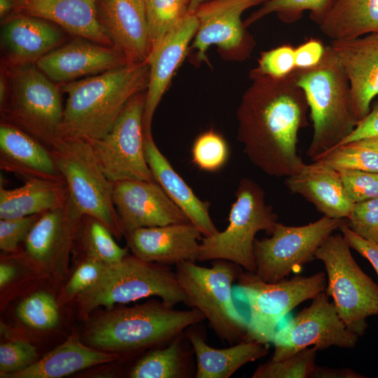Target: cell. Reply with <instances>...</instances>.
Instances as JSON below:
<instances>
[{
    "instance_id": "cell-23",
    "label": "cell",
    "mask_w": 378,
    "mask_h": 378,
    "mask_svg": "<svg viewBox=\"0 0 378 378\" xmlns=\"http://www.w3.org/2000/svg\"><path fill=\"white\" fill-rule=\"evenodd\" d=\"M64 30L41 18L14 13L1 21L3 64L19 65L36 62L62 46Z\"/></svg>"
},
{
    "instance_id": "cell-2",
    "label": "cell",
    "mask_w": 378,
    "mask_h": 378,
    "mask_svg": "<svg viewBox=\"0 0 378 378\" xmlns=\"http://www.w3.org/2000/svg\"><path fill=\"white\" fill-rule=\"evenodd\" d=\"M148 81L144 62L59 84L67 98L58 138L93 141L104 137L128 102L146 91Z\"/></svg>"
},
{
    "instance_id": "cell-48",
    "label": "cell",
    "mask_w": 378,
    "mask_h": 378,
    "mask_svg": "<svg viewBox=\"0 0 378 378\" xmlns=\"http://www.w3.org/2000/svg\"><path fill=\"white\" fill-rule=\"evenodd\" d=\"M377 136L378 102L370 109L368 114L357 123L353 132L339 146L365 138Z\"/></svg>"
},
{
    "instance_id": "cell-36",
    "label": "cell",
    "mask_w": 378,
    "mask_h": 378,
    "mask_svg": "<svg viewBox=\"0 0 378 378\" xmlns=\"http://www.w3.org/2000/svg\"><path fill=\"white\" fill-rule=\"evenodd\" d=\"M15 312L22 323L38 330L53 328L59 321L57 302L52 295L45 291L36 292L24 298Z\"/></svg>"
},
{
    "instance_id": "cell-37",
    "label": "cell",
    "mask_w": 378,
    "mask_h": 378,
    "mask_svg": "<svg viewBox=\"0 0 378 378\" xmlns=\"http://www.w3.org/2000/svg\"><path fill=\"white\" fill-rule=\"evenodd\" d=\"M318 351L309 346L283 360L270 359L258 366L252 378H309L316 366Z\"/></svg>"
},
{
    "instance_id": "cell-21",
    "label": "cell",
    "mask_w": 378,
    "mask_h": 378,
    "mask_svg": "<svg viewBox=\"0 0 378 378\" xmlns=\"http://www.w3.org/2000/svg\"><path fill=\"white\" fill-rule=\"evenodd\" d=\"M99 22L128 64L147 61L150 51L145 0H97Z\"/></svg>"
},
{
    "instance_id": "cell-52",
    "label": "cell",
    "mask_w": 378,
    "mask_h": 378,
    "mask_svg": "<svg viewBox=\"0 0 378 378\" xmlns=\"http://www.w3.org/2000/svg\"><path fill=\"white\" fill-rule=\"evenodd\" d=\"M207 0H190L189 12L194 13L198 7Z\"/></svg>"
},
{
    "instance_id": "cell-27",
    "label": "cell",
    "mask_w": 378,
    "mask_h": 378,
    "mask_svg": "<svg viewBox=\"0 0 378 378\" xmlns=\"http://www.w3.org/2000/svg\"><path fill=\"white\" fill-rule=\"evenodd\" d=\"M144 138L145 156L154 180L204 237L218 232L209 215V203L201 200L174 170L156 146L152 135Z\"/></svg>"
},
{
    "instance_id": "cell-15",
    "label": "cell",
    "mask_w": 378,
    "mask_h": 378,
    "mask_svg": "<svg viewBox=\"0 0 378 378\" xmlns=\"http://www.w3.org/2000/svg\"><path fill=\"white\" fill-rule=\"evenodd\" d=\"M113 200L124 236L138 228L190 222L155 181L115 182Z\"/></svg>"
},
{
    "instance_id": "cell-43",
    "label": "cell",
    "mask_w": 378,
    "mask_h": 378,
    "mask_svg": "<svg viewBox=\"0 0 378 378\" xmlns=\"http://www.w3.org/2000/svg\"><path fill=\"white\" fill-rule=\"evenodd\" d=\"M107 265L93 258L85 256L62 290L64 301L78 296L93 286L102 276Z\"/></svg>"
},
{
    "instance_id": "cell-28",
    "label": "cell",
    "mask_w": 378,
    "mask_h": 378,
    "mask_svg": "<svg viewBox=\"0 0 378 378\" xmlns=\"http://www.w3.org/2000/svg\"><path fill=\"white\" fill-rule=\"evenodd\" d=\"M191 327L186 335L196 356V378H229L244 365L265 356L268 352L267 344L248 340L227 348L216 349Z\"/></svg>"
},
{
    "instance_id": "cell-34",
    "label": "cell",
    "mask_w": 378,
    "mask_h": 378,
    "mask_svg": "<svg viewBox=\"0 0 378 378\" xmlns=\"http://www.w3.org/2000/svg\"><path fill=\"white\" fill-rule=\"evenodd\" d=\"M335 0H267L244 22L246 27L262 18L276 13L284 22L293 23L300 20L304 12L309 10L310 18L318 25L332 6Z\"/></svg>"
},
{
    "instance_id": "cell-31",
    "label": "cell",
    "mask_w": 378,
    "mask_h": 378,
    "mask_svg": "<svg viewBox=\"0 0 378 378\" xmlns=\"http://www.w3.org/2000/svg\"><path fill=\"white\" fill-rule=\"evenodd\" d=\"M318 27L332 40L378 33V0H335Z\"/></svg>"
},
{
    "instance_id": "cell-16",
    "label": "cell",
    "mask_w": 378,
    "mask_h": 378,
    "mask_svg": "<svg viewBox=\"0 0 378 378\" xmlns=\"http://www.w3.org/2000/svg\"><path fill=\"white\" fill-rule=\"evenodd\" d=\"M267 0H211L200 5L194 13L198 28L192 47L198 61L206 60V52L216 45L225 50H243L251 48L252 41L241 22L247 9Z\"/></svg>"
},
{
    "instance_id": "cell-10",
    "label": "cell",
    "mask_w": 378,
    "mask_h": 378,
    "mask_svg": "<svg viewBox=\"0 0 378 378\" xmlns=\"http://www.w3.org/2000/svg\"><path fill=\"white\" fill-rule=\"evenodd\" d=\"M314 259L323 263L325 291L341 320L349 330L362 336L368 317L378 315V284L361 270L342 234L328 236L316 251Z\"/></svg>"
},
{
    "instance_id": "cell-1",
    "label": "cell",
    "mask_w": 378,
    "mask_h": 378,
    "mask_svg": "<svg viewBox=\"0 0 378 378\" xmlns=\"http://www.w3.org/2000/svg\"><path fill=\"white\" fill-rule=\"evenodd\" d=\"M237 110V139L250 162L265 174L288 177L305 164L298 153V133L309 109L295 69L280 78H252Z\"/></svg>"
},
{
    "instance_id": "cell-14",
    "label": "cell",
    "mask_w": 378,
    "mask_h": 378,
    "mask_svg": "<svg viewBox=\"0 0 378 378\" xmlns=\"http://www.w3.org/2000/svg\"><path fill=\"white\" fill-rule=\"evenodd\" d=\"M329 298L325 290L320 293L309 306L276 329L272 340V360L287 358L309 346L323 350L356 345L358 336L346 328Z\"/></svg>"
},
{
    "instance_id": "cell-11",
    "label": "cell",
    "mask_w": 378,
    "mask_h": 378,
    "mask_svg": "<svg viewBox=\"0 0 378 378\" xmlns=\"http://www.w3.org/2000/svg\"><path fill=\"white\" fill-rule=\"evenodd\" d=\"M50 152L80 211L101 221L120 239L124 232L113 203L114 183L102 169L90 143L58 138Z\"/></svg>"
},
{
    "instance_id": "cell-4",
    "label": "cell",
    "mask_w": 378,
    "mask_h": 378,
    "mask_svg": "<svg viewBox=\"0 0 378 378\" xmlns=\"http://www.w3.org/2000/svg\"><path fill=\"white\" fill-rule=\"evenodd\" d=\"M298 85L304 91L313 123L307 155L314 161L339 146L357 125L351 110L350 85L330 46L320 62L295 68Z\"/></svg>"
},
{
    "instance_id": "cell-18",
    "label": "cell",
    "mask_w": 378,
    "mask_h": 378,
    "mask_svg": "<svg viewBox=\"0 0 378 378\" xmlns=\"http://www.w3.org/2000/svg\"><path fill=\"white\" fill-rule=\"evenodd\" d=\"M126 64H130L118 49L80 37L59 46L36 62V66L57 84L97 75Z\"/></svg>"
},
{
    "instance_id": "cell-51",
    "label": "cell",
    "mask_w": 378,
    "mask_h": 378,
    "mask_svg": "<svg viewBox=\"0 0 378 378\" xmlns=\"http://www.w3.org/2000/svg\"><path fill=\"white\" fill-rule=\"evenodd\" d=\"M350 143L378 153V136L365 138Z\"/></svg>"
},
{
    "instance_id": "cell-22",
    "label": "cell",
    "mask_w": 378,
    "mask_h": 378,
    "mask_svg": "<svg viewBox=\"0 0 378 378\" xmlns=\"http://www.w3.org/2000/svg\"><path fill=\"white\" fill-rule=\"evenodd\" d=\"M202 235L189 222L138 228L125 237L134 255L167 265L197 261Z\"/></svg>"
},
{
    "instance_id": "cell-13",
    "label": "cell",
    "mask_w": 378,
    "mask_h": 378,
    "mask_svg": "<svg viewBox=\"0 0 378 378\" xmlns=\"http://www.w3.org/2000/svg\"><path fill=\"white\" fill-rule=\"evenodd\" d=\"M146 92L137 94L128 102L104 137L89 141L102 169L113 183L155 181L146 162L144 145Z\"/></svg>"
},
{
    "instance_id": "cell-32",
    "label": "cell",
    "mask_w": 378,
    "mask_h": 378,
    "mask_svg": "<svg viewBox=\"0 0 378 378\" xmlns=\"http://www.w3.org/2000/svg\"><path fill=\"white\" fill-rule=\"evenodd\" d=\"M108 227L97 218L83 215L75 237L85 256L110 265L128 255V248L120 247Z\"/></svg>"
},
{
    "instance_id": "cell-24",
    "label": "cell",
    "mask_w": 378,
    "mask_h": 378,
    "mask_svg": "<svg viewBox=\"0 0 378 378\" xmlns=\"http://www.w3.org/2000/svg\"><path fill=\"white\" fill-rule=\"evenodd\" d=\"M0 169L25 181L39 178L65 182L50 150L20 129L1 122Z\"/></svg>"
},
{
    "instance_id": "cell-29",
    "label": "cell",
    "mask_w": 378,
    "mask_h": 378,
    "mask_svg": "<svg viewBox=\"0 0 378 378\" xmlns=\"http://www.w3.org/2000/svg\"><path fill=\"white\" fill-rule=\"evenodd\" d=\"M118 357L117 354L88 346L77 337L72 336L29 367L6 377L59 378L94 365L113 361Z\"/></svg>"
},
{
    "instance_id": "cell-49",
    "label": "cell",
    "mask_w": 378,
    "mask_h": 378,
    "mask_svg": "<svg viewBox=\"0 0 378 378\" xmlns=\"http://www.w3.org/2000/svg\"><path fill=\"white\" fill-rule=\"evenodd\" d=\"M311 378H363L364 376L349 368H330L316 365Z\"/></svg>"
},
{
    "instance_id": "cell-47",
    "label": "cell",
    "mask_w": 378,
    "mask_h": 378,
    "mask_svg": "<svg viewBox=\"0 0 378 378\" xmlns=\"http://www.w3.org/2000/svg\"><path fill=\"white\" fill-rule=\"evenodd\" d=\"M326 47L319 39L310 38L295 48V68L307 69L318 64L325 54Z\"/></svg>"
},
{
    "instance_id": "cell-33",
    "label": "cell",
    "mask_w": 378,
    "mask_h": 378,
    "mask_svg": "<svg viewBox=\"0 0 378 378\" xmlns=\"http://www.w3.org/2000/svg\"><path fill=\"white\" fill-rule=\"evenodd\" d=\"M188 375L185 354L179 337L162 349L141 358L132 368V378H181Z\"/></svg>"
},
{
    "instance_id": "cell-20",
    "label": "cell",
    "mask_w": 378,
    "mask_h": 378,
    "mask_svg": "<svg viewBox=\"0 0 378 378\" xmlns=\"http://www.w3.org/2000/svg\"><path fill=\"white\" fill-rule=\"evenodd\" d=\"M197 28L195 14L189 13L150 52L146 61L149 66V81L143 115L144 136L152 135L151 123L154 113L174 72L183 61Z\"/></svg>"
},
{
    "instance_id": "cell-5",
    "label": "cell",
    "mask_w": 378,
    "mask_h": 378,
    "mask_svg": "<svg viewBox=\"0 0 378 378\" xmlns=\"http://www.w3.org/2000/svg\"><path fill=\"white\" fill-rule=\"evenodd\" d=\"M1 66L8 78L9 93L0 106L1 122L20 129L50 150L64 113L59 84L34 63Z\"/></svg>"
},
{
    "instance_id": "cell-25",
    "label": "cell",
    "mask_w": 378,
    "mask_h": 378,
    "mask_svg": "<svg viewBox=\"0 0 378 378\" xmlns=\"http://www.w3.org/2000/svg\"><path fill=\"white\" fill-rule=\"evenodd\" d=\"M15 13L48 20L76 37L113 46L99 22L97 0H19Z\"/></svg>"
},
{
    "instance_id": "cell-41",
    "label": "cell",
    "mask_w": 378,
    "mask_h": 378,
    "mask_svg": "<svg viewBox=\"0 0 378 378\" xmlns=\"http://www.w3.org/2000/svg\"><path fill=\"white\" fill-rule=\"evenodd\" d=\"M36 349L29 342L15 340L0 346L1 377L20 371L37 360Z\"/></svg>"
},
{
    "instance_id": "cell-35",
    "label": "cell",
    "mask_w": 378,
    "mask_h": 378,
    "mask_svg": "<svg viewBox=\"0 0 378 378\" xmlns=\"http://www.w3.org/2000/svg\"><path fill=\"white\" fill-rule=\"evenodd\" d=\"M145 4L151 51L190 13V0H145Z\"/></svg>"
},
{
    "instance_id": "cell-12",
    "label": "cell",
    "mask_w": 378,
    "mask_h": 378,
    "mask_svg": "<svg viewBox=\"0 0 378 378\" xmlns=\"http://www.w3.org/2000/svg\"><path fill=\"white\" fill-rule=\"evenodd\" d=\"M343 222L325 216L301 226L277 222L271 237L254 241L255 273L270 283L286 279L295 268L314 260L317 248Z\"/></svg>"
},
{
    "instance_id": "cell-6",
    "label": "cell",
    "mask_w": 378,
    "mask_h": 378,
    "mask_svg": "<svg viewBox=\"0 0 378 378\" xmlns=\"http://www.w3.org/2000/svg\"><path fill=\"white\" fill-rule=\"evenodd\" d=\"M151 296L172 306L186 300L175 272L167 265L127 255L120 262L106 265L99 279L78 296V314L87 318L99 306L111 309L116 304Z\"/></svg>"
},
{
    "instance_id": "cell-26",
    "label": "cell",
    "mask_w": 378,
    "mask_h": 378,
    "mask_svg": "<svg viewBox=\"0 0 378 378\" xmlns=\"http://www.w3.org/2000/svg\"><path fill=\"white\" fill-rule=\"evenodd\" d=\"M285 185L293 193L300 195L314 205L323 216L346 218L354 206L338 171L313 161L297 173L286 177Z\"/></svg>"
},
{
    "instance_id": "cell-17",
    "label": "cell",
    "mask_w": 378,
    "mask_h": 378,
    "mask_svg": "<svg viewBox=\"0 0 378 378\" xmlns=\"http://www.w3.org/2000/svg\"><path fill=\"white\" fill-rule=\"evenodd\" d=\"M83 216L71 196L63 205L42 214L24 241V257L38 267L64 265Z\"/></svg>"
},
{
    "instance_id": "cell-45",
    "label": "cell",
    "mask_w": 378,
    "mask_h": 378,
    "mask_svg": "<svg viewBox=\"0 0 378 378\" xmlns=\"http://www.w3.org/2000/svg\"><path fill=\"white\" fill-rule=\"evenodd\" d=\"M42 214L0 219V248L5 253H14L24 242L32 227Z\"/></svg>"
},
{
    "instance_id": "cell-3",
    "label": "cell",
    "mask_w": 378,
    "mask_h": 378,
    "mask_svg": "<svg viewBox=\"0 0 378 378\" xmlns=\"http://www.w3.org/2000/svg\"><path fill=\"white\" fill-rule=\"evenodd\" d=\"M174 307L161 300L111 309L90 323L84 340L102 351L136 350L172 341L205 319L197 309L178 310Z\"/></svg>"
},
{
    "instance_id": "cell-30",
    "label": "cell",
    "mask_w": 378,
    "mask_h": 378,
    "mask_svg": "<svg viewBox=\"0 0 378 378\" xmlns=\"http://www.w3.org/2000/svg\"><path fill=\"white\" fill-rule=\"evenodd\" d=\"M70 196L65 182L32 178L19 188L0 187V219L43 214L63 205Z\"/></svg>"
},
{
    "instance_id": "cell-9",
    "label": "cell",
    "mask_w": 378,
    "mask_h": 378,
    "mask_svg": "<svg viewBox=\"0 0 378 378\" xmlns=\"http://www.w3.org/2000/svg\"><path fill=\"white\" fill-rule=\"evenodd\" d=\"M234 297L245 303L249 310L244 340L272 343L281 321L295 307L324 291L326 274L318 272L309 276H295L270 283L255 272L240 270Z\"/></svg>"
},
{
    "instance_id": "cell-8",
    "label": "cell",
    "mask_w": 378,
    "mask_h": 378,
    "mask_svg": "<svg viewBox=\"0 0 378 378\" xmlns=\"http://www.w3.org/2000/svg\"><path fill=\"white\" fill-rule=\"evenodd\" d=\"M235 197L227 227L201 239L197 261L225 260L255 272V235L260 231L270 234L277 216L272 206L266 204L264 190L250 178L240 180Z\"/></svg>"
},
{
    "instance_id": "cell-46",
    "label": "cell",
    "mask_w": 378,
    "mask_h": 378,
    "mask_svg": "<svg viewBox=\"0 0 378 378\" xmlns=\"http://www.w3.org/2000/svg\"><path fill=\"white\" fill-rule=\"evenodd\" d=\"M339 230L350 248L367 259L378 274V242L360 237L348 227L344 220Z\"/></svg>"
},
{
    "instance_id": "cell-44",
    "label": "cell",
    "mask_w": 378,
    "mask_h": 378,
    "mask_svg": "<svg viewBox=\"0 0 378 378\" xmlns=\"http://www.w3.org/2000/svg\"><path fill=\"white\" fill-rule=\"evenodd\" d=\"M345 190L354 203L378 197V172L338 171Z\"/></svg>"
},
{
    "instance_id": "cell-19",
    "label": "cell",
    "mask_w": 378,
    "mask_h": 378,
    "mask_svg": "<svg viewBox=\"0 0 378 378\" xmlns=\"http://www.w3.org/2000/svg\"><path fill=\"white\" fill-rule=\"evenodd\" d=\"M330 46L349 80L351 110L358 123L378 96V33L332 40Z\"/></svg>"
},
{
    "instance_id": "cell-40",
    "label": "cell",
    "mask_w": 378,
    "mask_h": 378,
    "mask_svg": "<svg viewBox=\"0 0 378 378\" xmlns=\"http://www.w3.org/2000/svg\"><path fill=\"white\" fill-rule=\"evenodd\" d=\"M295 69V48L284 44L262 52L257 66L251 71L249 76L251 79L259 76L280 78L290 74Z\"/></svg>"
},
{
    "instance_id": "cell-7",
    "label": "cell",
    "mask_w": 378,
    "mask_h": 378,
    "mask_svg": "<svg viewBox=\"0 0 378 378\" xmlns=\"http://www.w3.org/2000/svg\"><path fill=\"white\" fill-rule=\"evenodd\" d=\"M237 266L225 260H215L210 267L186 261L176 265L175 270L185 303L199 310L217 336L230 344L244 340L248 326L234 302Z\"/></svg>"
},
{
    "instance_id": "cell-42",
    "label": "cell",
    "mask_w": 378,
    "mask_h": 378,
    "mask_svg": "<svg viewBox=\"0 0 378 378\" xmlns=\"http://www.w3.org/2000/svg\"><path fill=\"white\" fill-rule=\"evenodd\" d=\"M345 222L360 237L378 242V197L356 202Z\"/></svg>"
},
{
    "instance_id": "cell-39",
    "label": "cell",
    "mask_w": 378,
    "mask_h": 378,
    "mask_svg": "<svg viewBox=\"0 0 378 378\" xmlns=\"http://www.w3.org/2000/svg\"><path fill=\"white\" fill-rule=\"evenodd\" d=\"M191 155L192 162L198 168L215 172L227 163L230 148L221 134L210 130L196 138L192 146Z\"/></svg>"
},
{
    "instance_id": "cell-38",
    "label": "cell",
    "mask_w": 378,
    "mask_h": 378,
    "mask_svg": "<svg viewBox=\"0 0 378 378\" xmlns=\"http://www.w3.org/2000/svg\"><path fill=\"white\" fill-rule=\"evenodd\" d=\"M320 162L337 171L378 172V153L353 144L338 146L320 155Z\"/></svg>"
},
{
    "instance_id": "cell-50",
    "label": "cell",
    "mask_w": 378,
    "mask_h": 378,
    "mask_svg": "<svg viewBox=\"0 0 378 378\" xmlns=\"http://www.w3.org/2000/svg\"><path fill=\"white\" fill-rule=\"evenodd\" d=\"M16 274V269L8 262H1L0 264V287L7 285Z\"/></svg>"
}]
</instances>
